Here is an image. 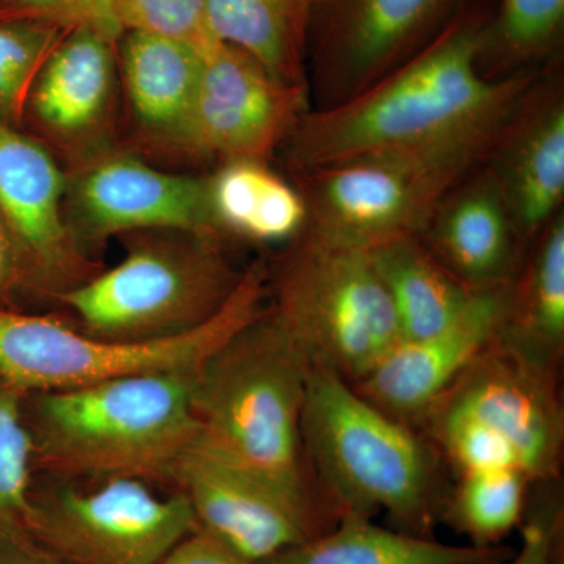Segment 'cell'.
Returning <instances> with one entry per match:
<instances>
[{
    "mask_svg": "<svg viewBox=\"0 0 564 564\" xmlns=\"http://www.w3.org/2000/svg\"><path fill=\"white\" fill-rule=\"evenodd\" d=\"M485 20L480 11H466L429 46L369 87L344 101L304 111L288 135L293 166L310 173L513 117L530 79L488 76L480 62Z\"/></svg>",
    "mask_w": 564,
    "mask_h": 564,
    "instance_id": "6da1fadb",
    "label": "cell"
},
{
    "mask_svg": "<svg viewBox=\"0 0 564 564\" xmlns=\"http://www.w3.org/2000/svg\"><path fill=\"white\" fill-rule=\"evenodd\" d=\"M311 366L272 311H263L196 370L193 447L280 486L332 529L343 514L315 481L303 444Z\"/></svg>",
    "mask_w": 564,
    "mask_h": 564,
    "instance_id": "7a4b0ae2",
    "label": "cell"
},
{
    "mask_svg": "<svg viewBox=\"0 0 564 564\" xmlns=\"http://www.w3.org/2000/svg\"><path fill=\"white\" fill-rule=\"evenodd\" d=\"M196 370L25 395L35 464L69 477H169L196 440Z\"/></svg>",
    "mask_w": 564,
    "mask_h": 564,
    "instance_id": "3957f363",
    "label": "cell"
},
{
    "mask_svg": "<svg viewBox=\"0 0 564 564\" xmlns=\"http://www.w3.org/2000/svg\"><path fill=\"white\" fill-rule=\"evenodd\" d=\"M302 433L311 473L340 514L383 510L402 532L430 536L433 456L408 423L313 364Z\"/></svg>",
    "mask_w": 564,
    "mask_h": 564,
    "instance_id": "277c9868",
    "label": "cell"
},
{
    "mask_svg": "<svg viewBox=\"0 0 564 564\" xmlns=\"http://www.w3.org/2000/svg\"><path fill=\"white\" fill-rule=\"evenodd\" d=\"M510 120L304 173L307 234L358 250L421 236L444 199L489 158Z\"/></svg>",
    "mask_w": 564,
    "mask_h": 564,
    "instance_id": "5b68a950",
    "label": "cell"
},
{
    "mask_svg": "<svg viewBox=\"0 0 564 564\" xmlns=\"http://www.w3.org/2000/svg\"><path fill=\"white\" fill-rule=\"evenodd\" d=\"M133 240L120 263L57 296L77 329L120 343H152L199 328L242 280L215 237L154 232Z\"/></svg>",
    "mask_w": 564,
    "mask_h": 564,
    "instance_id": "8992f818",
    "label": "cell"
},
{
    "mask_svg": "<svg viewBox=\"0 0 564 564\" xmlns=\"http://www.w3.org/2000/svg\"><path fill=\"white\" fill-rule=\"evenodd\" d=\"M265 272L252 265L220 313L199 328L152 343L88 336L55 318L0 304V383L22 393L62 391L132 375L195 370L263 313Z\"/></svg>",
    "mask_w": 564,
    "mask_h": 564,
    "instance_id": "52a82bcc",
    "label": "cell"
},
{
    "mask_svg": "<svg viewBox=\"0 0 564 564\" xmlns=\"http://www.w3.org/2000/svg\"><path fill=\"white\" fill-rule=\"evenodd\" d=\"M272 313L311 362L350 384L400 340L391 300L366 250L311 234L282 267Z\"/></svg>",
    "mask_w": 564,
    "mask_h": 564,
    "instance_id": "ba28073f",
    "label": "cell"
},
{
    "mask_svg": "<svg viewBox=\"0 0 564 564\" xmlns=\"http://www.w3.org/2000/svg\"><path fill=\"white\" fill-rule=\"evenodd\" d=\"M33 489L28 534L66 564H159L198 529L184 492L159 496L141 478Z\"/></svg>",
    "mask_w": 564,
    "mask_h": 564,
    "instance_id": "9c48e42d",
    "label": "cell"
},
{
    "mask_svg": "<svg viewBox=\"0 0 564 564\" xmlns=\"http://www.w3.org/2000/svg\"><path fill=\"white\" fill-rule=\"evenodd\" d=\"M470 0H318L307 36L313 44L317 107L369 87L429 46L470 10Z\"/></svg>",
    "mask_w": 564,
    "mask_h": 564,
    "instance_id": "30bf717a",
    "label": "cell"
},
{
    "mask_svg": "<svg viewBox=\"0 0 564 564\" xmlns=\"http://www.w3.org/2000/svg\"><path fill=\"white\" fill-rule=\"evenodd\" d=\"M306 111L302 84L273 77L247 52L214 40L185 129L184 150L232 161H262Z\"/></svg>",
    "mask_w": 564,
    "mask_h": 564,
    "instance_id": "8fae6325",
    "label": "cell"
},
{
    "mask_svg": "<svg viewBox=\"0 0 564 564\" xmlns=\"http://www.w3.org/2000/svg\"><path fill=\"white\" fill-rule=\"evenodd\" d=\"M66 217L79 243L126 232H185L218 237L210 177L161 172L131 155H107L68 184Z\"/></svg>",
    "mask_w": 564,
    "mask_h": 564,
    "instance_id": "7c38bea8",
    "label": "cell"
},
{
    "mask_svg": "<svg viewBox=\"0 0 564 564\" xmlns=\"http://www.w3.org/2000/svg\"><path fill=\"white\" fill-rule=\"evenodd\" d=\"M433 410L464 415L491 430L510 445L530 480L547 481L558 474L564 429L556 373L527 361L499 337Z\"/></svg>",
    "mask_w": 564,
    "mask_h": 564,
    "instance_id": "4fadbf2b",
    "label": "cell"
},
{
    "mask_svg": "<svg viewBox=\"0 0 564 564\" xmlns=\"http://www.w3.org/2000/svg\"><path fill=\"white\" fill-rule=\"evenodd\" d=\"M68 180L39 140L0 120V221L25 288L61 293L90 278V263L66 221Z\"/></svg>",
    "mask_w": 564,
    "mask_h": 564,
    "instance_id": "5bb4252c",
    "label": "cell"
},
{
    "mask_svg": "<svg viewBox=\"0 0 564 564\" xmlns=\"http://www.w3.org/2000/svg\"><path fill=\"white\" fill-rule=\"evenodd\" d=\"M173 478L187 497L198 529L251 563L329 530L280 486L199 448L187 452Z\"/></svg>",
    "mask_w": 564,
    "mask_h": 564,
    "instance_id": "9a60e30c",
    "label": "cell"
},
{
    "mask_svg": "<svg viewBox=\"0 0 564 564\" xmlns=\"http://www.w3.org/2000/svg\"><path fill=\"white\" fill-rule=\"evenodd\" d=\"M511 284L477 292L458 318L441 332L423 339L399 340L352 388L399 421H421L499 337Z\"/></svg>",
    "mask_w": 564,
    "mask_h": 564,
    "instance_id": "2e32d148",
    "label": "cell"
},
{
    "mask_svg": "<svg viewBox=\"0 0 564 564\" xmlns=\"http://www.w3.org/2000/svg\"><path fill=\"white\" fill-rule=\"evenodd\" d=\"M492 177L519 240L543 231L564 196V104L558 96L514 111L491 151Z\"/></svg>",
    "mask_w": 564,
    "mask_h": 564,
    "instance_id": "e0dca14e",
    "label": "cell"
},
{
    "mask_svg": "<svg viewBox=\"0 0 564 564\" xmlns=\"http://www.w3.org/2000/svg\"><path fill=\"white\" fill-rule=\"evenodd\" d=\"M425 231V245L434 258L473 291L513 282L519 237L489 173L466 184L463 181Z\"/></svg>",
    "mask_w": 564,
    "mask_h": 564,
    "instance_id": "ac0fdd59",
    "label": "cell"
},
{
    "mask_svg": "<svg viewBox=\"0 0 564 564\" xmlns=\"http://www.w3.org/2000/svg\"><path fill=\"white\" fill-rule=\"evenodd\" d=\"M117 39L98 29L66 31L44 62L31 91L33 115L62 139L87 135L109 110Z\"/></svg>",
    "mask_w": 564,
    "mask_h": 564,
    "instance_id": "d6986e66",
    "label": "cell"
},
{
    "mask_svg": "<svg viewBox=\"0 0 564 564\" xmlns=\"http://www.w3.org/2000/svg\"><path fill=\"white\" fill-rule=\"evenodd\" d=\"M121 70L133 113L151 135L182 147L203 68V47L124 32Z\"/></svg>",
    "mask_w": 564,
    "mask_h": 564,
    "instance_id": "ffe728a7",
    "label": "cell"
},
{
    "mask_svg": "<svg viewBox=\"0 0 564 564\" xmlns=\"http://www.w3.org/2000/svg\"><path fill=\"white\" fill-rule=\"evenodd\" d=\"M510 549L445 544L344 513L318 536L256 564H503Z\"/></svg>",
    "mask_w": 564,
    "mask_h": 564,
    "instance_id": "44dd1931",
    "label": "cell"
},
{
    "mask_svg": "<svg viewBox=\"0 0 564 564\" xmlns=\"http://www.w3.org/2000/svg\"><path fill=\"white\" fill-rule=\"evenodd\" d=\"M366 252L391 300L400 340L441 332L477 295L434 258L421 236L397 237Z\"/></svg>",
    "mask_w": 564,
    "mask_h": 564,
    "instance_id": "7402d4cb",
    "label": "cell"
},
{
    "mask_svg": "<svg viewBox=\"0 0 564 564\" xmlns=\"http://www.w3.org/2000/svg\"><path fill=\"white\" fill-rule=\"evenodd\" d=\"M499 343L527 361L558 372L564 347V220L556 215L541 231L532 259L510 302Z\"/></svg>",
    "mask_w": 564,
    "mask_h": 564,
    "instance_id": "603a6c76",
    "label": "cell"
},
{
    "mask_svg": "<svg viewBox=\"0 0 564 564\" xmlns=\"http://www.w3.org/2000/svg\"><path fill=\"white\" fill-rule=\"evenodd\" d=\"M210 203L218 231L259 243H281L307 228V204L262 161L226 162L210 177Z\"/></svg>",
    "mask_w": 564,
    "mask_h": 564,
    "instance_id": "cb8c5ba5",
    "label": "cell"
},
{
    "mask_svg": "<svg viewBox=\"0 0 564 564\" xmlns=\"http://www.w3.org/2000/svg\"><path fill=\"white\" fill-rule=\"evenodd\" d=\"M215 40L247 52L273 77L302 84L307 25L295 0H206Z\"/></svg>",
    "mask_w": 564,
    "mask_h": 564,
    "instance_id": "d4e9b609",
    "label": "cell"
},
{
    "mask_svg": "<svg viewBox=\"0 0 564 564\" xmlns=\"http://www.w3.org/2000/svg\"><path fill=\"white\" fill-rule=\"evenodd\" d=\"M530 484L519 467L462 474L445 518L475 547H497L524 521Z\"/></svg>",
    "mask_w": 564,
    "mask_h": 564,
    "instance_id": "484cf974",
    "label": "cell"
},
{
    "mask_svg": "<svg viewBox=\"0 0 564 564\" xmlns=\"http://www.w3.org/2000/svg\"><path fill=\"white\" fill-rule=\"evenodd\" d=\"M563 28L564 0H500L492 20L481 25V66L511 68L543 58L562 40Z\"/></svg>",
    "mask_w": 564,
    "mask_h": 564,
    "instance_id": "4316f807",
    "label": "cell"
},
{
    "mask_svg": "<svg viewBox=\"0 0 564 564\" xmlns=\"http://www.w3.org/2000/svg\"><path fill=\"white\" fill-rule=\"evenodd\" d=\"M33 467L25 393L0 383V534L28 533Z\"/></svg>",
    "mask_w": 564,
    "mask_h": 564,
    "instance_id": "83f0119b",
    "label": "cell"
},
{
    "mask_svg": "<svg viewBox=\"0 0 564 564\" xmlns=\"http://www.w3.org/2000/svg\"><path fill=\"white\" fill-rule=\"evenodd\" d=\"M65 32L46 22H0V120H21L33 84Z\"/></svg>",
    "mask_w": 564,
    "mask_h": 564,
    "instance_id": "f1b7e54d",
    "label": "cell"
},
{
    "mask_svg": "<svg viewBox=\"0 0 564 564\" xmlns=\"http://www.w3.org/2000/svg\"><path fill=\"white\" fill-rule=\"evenodd\" d=\"M122 33L141 32L206 47L214 41L207 25L206 0H120Z\"/></svg>",
    "mask_w": 564,
    "mask_h": 564,
    "instance_id": "f546056e",
    "label": "cell"
},
{
    "mask_svg": "<svg viewBox=\"0 0 564 564\" xmlns=\"http://www.w3.org/2000/svg\"><path fill=\"white\" fill-rule=\"evenodd\" d=\"M120 0H3L2 20H28L70 31L77 28L98 29L120 39L117 11Z\"/></svg>",
    "mask_w": 564,
    "mask_h": 564,
    "instance_id": "4dcf8cb0",
    "label": "cell"
},
{
    "mask_svg": "<svg viewBox=\"0 0 564 564\" xmlns=\"http://www.w3.org/2000/svg\"><path fill=\"white\" fill-rule=\"evenodd\" d=\"M522 544L508 564H556L563 511L558 500L547 502L532 511L521 524Z\"/></svg>",
    "mask_w": 564,
    "mask_h": 564,
    "instance_id": "1f68e13d",
    "label": "cell"
},
{
    "mask_svg": "<svg viewBox=\"0 0 564 564\" xmlns=\"http://www.w3.org/2000/svg\"><path fill=\"white\" fill-rule=\"evenodd\" d=\"M159 564H256L248 562L210 534L196 529L174 545Z\"/></svg>",
    "mask_w": 564,
    "mask_h": 564,
    "instance_id": "d6a6232c",
    "label": "cell"
},
{
    "mask_svg": "<svg viewBox=\"0 0 564 564\" xmlns=\"http://www.w3.org/2000/svg\"><path fill=\"white\" fill-rule=\"evenodd\" d=\"M0 564H66L28 533L0 534Z\"/></svg>",
    "mask_w": 564,
    "mask_h": 564,
    "instance_id": "836d02e7",
    "label": "cell"
},
{
    "mask_svg": "<svg viewBox=\"0 0 564 564\" xmlns=\"http://www.w3.org/2000/svg\"><path fill=\"white\" fill-rule=\"evenodd\" d=\"M21 288H25V280L20 258L0 221V304L6 306L7 300Z\"/></svg>",
    "mask_w": 564,
    "mask_h": 564,
    "instance_id": "e575fe53",
    "label": "cell"
},
{
    "mask_svg": "<svg viewBox=\"0 0 564 564\" xmlns=\"http://www.w3.org/2000/svg\"><path fill=\"white\" fill-rule=\"evenodd\" d=\"M317 2L318 0H295L296 9H299L306 25L310 24L311 13H313V9Z\"/></svg>",
    "mask_w": 564,
    "mask_h": 564,
    "instance_id": "d590c367",
    "label": "cell"
}]
</instances>
